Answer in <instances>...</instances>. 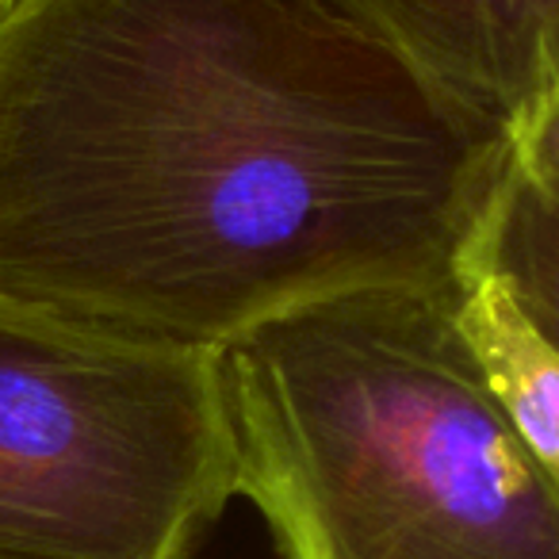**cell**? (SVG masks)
<instances>
[{
  "mask_svg": "<svg viewBox=\"0 0 559 559\" xmlns=\"http://www.w3.org/2000/svg\"><path fill=\"white\" fill-rule=\"evenodd\" d=\"M0 559H24V556H9V551H0Z\"/></svg>",
  "mask_w": 559,
  "mask_h": 559,
  "instance_id": "obj_9",
  "label": "cell"
},
{
  "mask_svg": "<svg viewBox=\"0 0 559 559\" xmlns=\"http://www.w3.org/2000/svg\"><path fill=\"white\" fill-rule=\"evenodd\" d=\"M452 311L513 433L559 487V349L525 319L495 272L464 261Z\"/></svg>",
  "mask_w": 559,
  "mask_h": 559,
  "instance_id": "obj_5",
  "label": "cell"
},
{
  "mask_svg": "<svg viewBox=\"0 0 559 559\" xmlns=\"http://www.w3.org/2000/svg\"><path fill=\"white\" fill-rule=\"evenodd\" d=\"M510 162L536 177H559V93L518 123L510 134Z\"/></svg>",
  "mask_w": 559,
  "mask_h": 559,
  "instance_id": "obj_7",
  "label": "cell"
},
{
  "mask_svg": "<svg viewBox=\"0 0 559 559\" xmlns=\"http://www.w3.org/2000/svg\"><path fill=\"white\" fill-rule=\"evenodd\" d=\"M510 139L349 0H12L0 299L169 349L449 288Z\"/></svg>",
  "mask_w": 559,
  "mask_h": 559,
  "instance_id": "obj_1",
  "label": "cell"
},
{
  "mask_svg": "<svg viewBox=\"0 0 559 559\" xmlns=\"http://www.w3.org/2000/svg\"><path fill=\"white\" fill-rule=\"evenodd\" d=\"M9 4H12V0H0V16H4V12H9Z\"/></svg>",
  "mask_w": 559,
  "mask_h": 559,
  "instance_id": "obj_8",
  "label": "cell"
},
{
  "mask_svg": "<svg viewBox=\"0 0 559 559\" xmlns=\"http://www.w3.org/2000/svg\"><path fill=\"white\" fill-rule=\"evenodd\" d=\"M238 498L284 559H559V487L449 288H357L218 349Z\"/></svg>",
  "mask_w": 559,
  "mask_h": 559,
  "instance_id": "obj_2",
  "label": "cell"
},
{
  "mask_svg": "<svg viewBox=\"0 0 559 559\" xmlns=\"http://www.w3.org/2000/svg\"><path fill=\"white\" fill-rule=\"evenodd\" d=\"M449 100L510 139L559 93V0H349Z\"/></svg>",
  "mask_w": 559,
  "mask_h": 559,
  "instance_id": "obj_4",
  "label": "cell"
},
{
  "mask_svg": "<svg viewBox=\"0 0 559 559\" xmlns=\"http://www.w3.org/2000/svg\"><path fill=\"white\" fill-rule=\"evenodd\" d=\"M238 498L218 353L0 299V551L188 559Z\"/></svg>",
  "mask_w": 559,
  "mask_h": 559,
  "instance_id": "obj_3",
  "label": "cell"
},
{
  "mask_svg": "<svg viewBox=\"0 0 559 559\" xmlns=\"http://www.w3.org/2000/svg\"><path fill=\"white\" fill-rule=\"evenodd\" d=\"M464 261L495 272L525 319L559 349V177L506 162Z\"/></svg>",
  "mask_w": 559,
  "mask_h": 559,
  "instance_id": "obj_6",
  "label": "cell"
}]
</instances>
